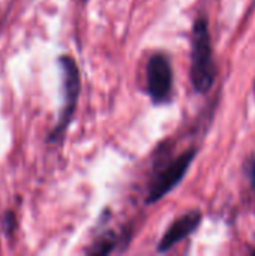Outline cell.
I'll use <instances>...</instances> for the list:
<instances>
[{"instance_id":"obj_8","label":"cell","mask_w":255,"mask_h":256,"mask_svg":"<svg viewBox=\"0 0 255 256\" xmlns=\"http://www.w3.org/2000/svg\"><path fill=\"white\" fill-rule=\"evenodd\" d=\"M248 177L251 180V184L255 189V159L249 160V165H248Z\"/></svg>"},{"instance_id":"obj_1","label":"cell","mask_w":255,"mask_h":256,"mask_svg":"<svg viewBox=\"0 0 255 256\" xmlns=\"http://www.w3.org/2000/svg\"><path fill=\"white\" fill-rule=\"evenodd\" d=\"M216 80V63L213 58L209 20L197 18L192 27L191 44V82L197 93H207Z\"/></svg>"},{"instance_id":"obj_4","label":"cell","mask_w":255,"mask_h":256,"mask_svg":"<svg viewBox=\"0 0 255 256\" xmlns=\"http://www.w3.org/2000/svg\"><path fill=\"white\" fill-rule=\"evenodd\" d=\"M146 92L153 104H165L173 93V68L170 58L162 54H153L146 68Z\"/></svg>"},{"instance_id":"obj_2","label":"cell","mask_w":255,"mask_h":256,"mask_svg":"<svg viewBox=\"0 0 255 256\" xmlns=\"http://www.w3.org/2000/svg\"><path fill=\"white\" fill-rule=\"evenodd\" d=\"M59 68H60V75H62V110L59 120L54 126V129L48 135V142L57 144L63 140L72 117L75 114V108L78 104L80 92H81V76H80V69L75 63V60L69 56H62L59 57Z\"/></svg>"},{"instance_id":"obj_9","label":"cell","mask_w":255,"mask_h":256,"mask_svg":"<svg viewBox=\"0 0 255 256\" xmlns=\"http://www.w3.org/2000/svg\"><path fill=\"white\" fill-rule=\"evenodd\" d=\"M252 255H255V249H254V250H252Z\"/></svg>"},{"instance_id":"obj_7","label":"cell","mask_w":255,"mask_h":256,"mask_svg":"<svg viewBox=\"0 0 255 256\" xmlns=\"http://www.w3.org/2000/svg\"><path fill=\"white\" fill-rule=\"evenodd\" d=\"M2 226H3V232L11 236L15 228H17V218L12 212H6L3 214V219H2Z\"/></svg>"},{"instance_id":"obj_3","label":"cell","mask_w":255,"mask_h":256,"mask_svg":"<svg viewBox=\"0 0 255 256\" xmlns=\"http://www.w3.org/2000/svg\"><path fill=\"white\" fill-rule=\"evenodd\" d=\"M195 156H197V148H189L182 154H179L177 158H174L164 170H161L150 183L146 196V204L152 206L161 201L170 190H173L185 178Z\"/></svg>"},{"instance_id":"obj_5","label":"cell","mask_w":255,"mask_h":256,"mask_svg":"<svg viewBox=\"0 0 255 256\" xmlns=\"http://www.w3.org/2000/svg\"><path fill=\"white\" fill-rule=\"evenodd\" d=\"M203 222V213L200 210H191L188 213H185L183 216L177 218L165 231V234L162 236V238L159 240L156 250L159 254H165L170 249H173L179 242L188 238L189 236H192L201 225Z\"/></svg>"},{"instance_id":"obj_10","label":"cell","mask_w":255,"mask_h":256,"mask_svg":"<svg viewBox=\"0 0 255 256\" xmlns=\"http://www.w3.org/2000/svg\"><path fill=\"white\" fill-rule=\"evenodd\" d=\"M83 2H84V3H86V2H87V0H83Z\"/></svg>"},{"instance_id":"obj_6","label":"cell","mask_w":255,"mask_h":256,"mask_svg":"<svg viewBox=\"0 0 255 256\" xmlns=\"http://www.w3.org/2000/svg\"><path fill=\"white\" fill-rule=\"evenodd\" d=\"M119 242H120V237L114 232V231H105L104 234H101L95 243L92 244V248L87 250L89 255H110L117 246H119Z\"/></svg>"}]
</instances>
